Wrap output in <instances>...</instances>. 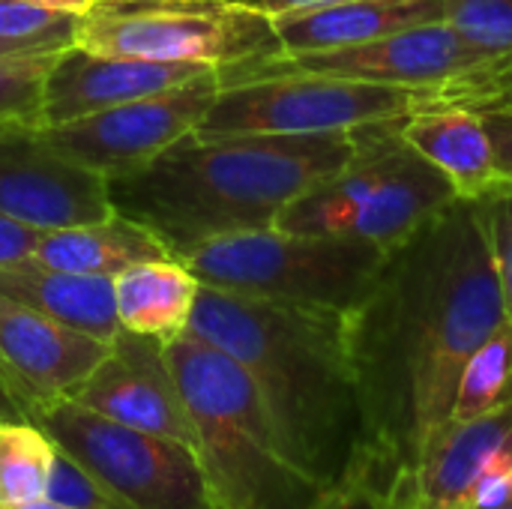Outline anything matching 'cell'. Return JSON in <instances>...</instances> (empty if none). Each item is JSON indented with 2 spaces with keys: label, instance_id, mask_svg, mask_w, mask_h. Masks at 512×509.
I'll use <instances>...</instances> for the list:
<instances>
[{
  "label": "cell",
  "instance_id": "cell-1",
  "mask_svg": "<svg viewBox=\"0 0 512 509\" xmlns=\"http://www.w3.org/2000/svg\"><path fill=\"white\" fill-rule=\"evenodd\" d=\"M483 213L456 198L387 252L369 297L348 312L363 447L348 480L387 495L390 509L429 441L453 420L468 357L504 324Z\"/></svg>",
  "mask_w": 512,
  "mask_h": 509
},
{
  "label": "cell",
  "instance_id": "cell-22",
  "mask_svg": "<svg viewBox=\"0 0 512 509\" xmlns=\"http://www.w3.org/2000/svg\"><path fill=\"white\" fill-rule=\"evenodd\" d=\"M57 444L30 420H0V507H24L45 498Z\"/></svg>",
  "mask_w": 512,
  "mask_h": 509
},
{
  "label": "cell",
  "instance_id": "cell-9",
  "mask_svg": "<svg viewBox=\"0 0 512 509\" xmlns=\"http://www.w3.org/2000/svg\"><path fill=\"white\" fill-rule=\"evenodd\" d=\"M219 87L222 72L204 69L156 96L132 99L72 123L42 126V132L63 159L111 183L144 171L171 144L195 132Z\"/></svg>",
  "mask_w": 512,
  "mask_h": 509
},
{
  "label": "cell",
  "instance_id": "cell-35",
  "mask_svg": "<svg viewBox=\"0 0 512 509\" xmlns=\"http://www.w3.org/2000/svg\"><path fill=\"white\" fill-rule=\"evenodd\" d=\"M0 509H69V507H60V504H54V501H48V498H42V501H33V504H24V507H0Z\"/></svg>",
  "mask_w": 512,
  "mask_h": 509
},
{
  "label": "cell",
  "instance_id": "cell-2",
  "mask_svg": "<svg viewBox=\"0 0 512 509\" xmlns=\"http://www.w3.org/2000/svg\"><path fill=\"white\" fill-rule=\"evenodd\" d=\"M189 330L249 372L282 444L312 477L330 489L348 483L363 447L348 312L201 285Z\"/></svg>",
  "mask_w": 512,
  "mask_h": 509
},
{
  "label": "cell",
  "instance_id": "cell-12",
  "mask_svg": "<svg viewBox=\"0 0 512 509\" xmlns=\"http://www.w3.org/2000/svg\"><path fill=\"white\" fill-rule=\"evenodd\" d=\"M0 213L57 231L114 213L108 180L63 159L39 123H0Z\"/></svg>",
  "mask_w": 512,
  "mask_h": 509
},
{
  "label": "cell",
  "instance_id": "cell-5",
  "mask_svg": "<svg viewBox=\"0 0 512 509\" xmlns=\"http://www.w3.org/2000/svg\"><path fill=\"white\" fill-rule=\"evenodd\" d=\"M384 258L387 252L372 243L264 228L207 240L177 261L201 285L228 294L354 312L369 297Z\"/></svg>",
  "mask_w": 512,
  "mask_h": 509
},
{
  "label": "cell",
  "instance_id": "cell-17",
  "mask_svg": "<svg viewBox=\"0 0 512 509\" xmlns=\"http://www.w3.org/2000/svg\"><path fill=\"white\" fill-rule=\"evenodd\" d=\"M399 135L453 183L459 198H480L504 183L486 120L471 105L426 102L399 120Z\"/></svg>",
  "mask_w": 512,
  "mask_h": 509
},
{
  "label": "cell",
  "instance_id": "cell-15",
  "mask_svg": "<svg viewBox=\"0 0 512 509\" xmlns=\"http://www.w3.org/2000/svg\"><path fill=\"white\" fill-rule=\"evenodd\" d=\"M204 69L213 66H183V63H156L123 54H99L81 45H69L51 63L42 84V117L39 126L72 123L114 105L156 96L171 90Z\"/></svg>",
  "mask_w": 512,
  "mask_h": 509
},
{
  "label": "cell",
  "instance_id": "cell-7",
  "mask_svg": "<svg viewBox=\"0 0 512 509\" xmlns=\"http://www.w3.org/2000/svg\"><path fill=\"white\" fill-rule=\"evenodd\" d=\"M75 45L219 72L282 54L273 15L243 0H96Z\"/></svg>",
  "mask_w": 512,
  "mask_h": 509
},
{
  "label": "cell",
  "instance_id": "cell-21",
  "mask_svg": "<svg viewBox=\"0 0 512 509\" xmlns=\"http://www.w3.org/2000/svg\"><path fill=\"white\" fill-rule=\"evenodd\" d=\"M201 282L177 258L144 261L114 276L120 330L162 339L165 345L189 330Z\"/></svg>",
  "mask_w": 512,
  "mask_h": 509
},
{
  "label": "cell",
  "instance_id": "cell-31",
  "mask_svg": "<svg viewBox=\"0 0 512 509\" xmlns=\"http://www.w3.org/2000/svg\"><path fill=\"white\" fill-rule=\"evenodd\" d=\"M318 509H390V501L375 486L363 480H348L336 486Z\"/></svg>",
  "mask_w": 512,
  "mask_h": 509
},
{
  "label": "cell",
  "instance_id": "cell-37",
  "mask_svg": "<svg viewBox=\"0 0 512 509\" xmlns=\"http://www.w3.org/2000/svg\"><path fill=\"white\" fill-rule=\"evenodd\" d=\"M6 54H27V51H15L12 45H6V42H0V57H6Z\"/></svg>",
  "mask_w": 512,
  "mask_h": 509
},
{
  "label": "cell",
  "instance_id": "cell-26",
  "mask_svg": "<svg viewBox=\"0 0 512 509\" xmlns=\"http://www.w3.org/2000/svg\"><path fill=\"white\" fill-rule=\"evenodd\" d=\"M60 51H27L0 57V123H39L42 84Z\"/></svg>",
  "mask_w": 512,
  "mask_h": 509
},
{
  "label": "cell",
  "instance_id": "cell-33",
  "mask_svg": "<svg viewBox=\"0 0 512 509\" xmlns=\"http://www.w3.org/2000/svg\"><path fill=\"white\" fill-rule=\"evenodd\" d=\"M486 96H507L512 99V60L474 96H465V99H456V102H471V99H486Z\"/></svg>",
  "mask_w": 512,
  "mask_h": 509
},
{
  "label": "cell",
  "instance_id": "cell-38",
  "mask_svg": "<svg viewBox=\"0 0 512 509\" xmlns=\"http://www.w3.org/2000/svg\"><path fill=\"white\" fill-rule=\"evenodd\" d=\"M0 420H12V417H9V411H6L3 405H0Z\"/></svg>",
  "mask_w": 512,
  "mask_h": 509
},
{
  "label": "cell",
  "instance_id": "cell-24",
  "mask_svg": "<svg viewBox=\"0 0 512 509\" xmlns=\"http://www.w3.org/2000/svg\"><path fill=\"white\" fill-rule=\"evenodd\" d=\"M512 405V327L504 321L465 363L453 420H474Z\"/></svg>",
  "mask_w": 512,
  "mask_h": 509
},
{
  "label": "cell",
  "instance_id": "cell-10",
  "mask_svg": "<svg viewBox=\"0 0 512 509\" xmlns=\"http://www.w3.org/2000/svg\"><path fill=\"white\" fill-rule=\"evenodd\" d=\"M276 63L321 75L420 90L438 96L441 102H456L480 93L504 69L501 63H492L471 51L441 21L408 27L348 48L279 54Z\"/></svg>",
  "mask_w": 512,
  "mask_h": 509
},
{
  "label": "cell",
  "instance_id": "cell-16",
  "mask_svg": "<svg viewBox=\"0 0 512 509\" xmlns=\"http://www.w3.org/2000/svg\"><path fill=\"white\" fill-rule=\"evenodd\" d=\"M456 198L459 195L453 183L402 138L384 180L375 186L372 198L348 219L342 240H360L390 252Z\"/></svg>",
  "mask_w": 512,
  "mask_h": 509
},
{
  "label": "cell",
  "instance_id": "cell-36",
  "mask_svg": "<svg viewBox=\"0 0 512 509\" xmlns=\"http://www.w3.org/2000/svg\"><path fill=\"white\" fill-rule=\"evenodd\" d=\"M0 405H3L6 411H9V417H12V420H21V417L15 414V408L9 405V399H6V393H3V387H0Z\"/></svg>",
  "mask_w": 512,
  "mask_h": 509
},
{
  "label": "cell",
  "instance_id": "cell-19",
  "mask_svg": "<svg viewBox=\"0 0 512 509\" xmlns=\"http://www.w3.org/2000/svg\"><path fill=\"white\" fill-rule=\"evenodd\" d=\"M0 294L102 342L120 333L114 279L108 276H84L27 258L0 267Z\"/></svg>",
  "mask_w": 512,
  "mask_h": 509
},
{
  "label": "cell",
  "instance_id": "cell-29",
  "mask_svg": "<svg viewBox=\"0 0 512 509\" xmlns=\"http://www.w3.org/2000/svg\"><path fill=\"white\" fill-rule=\"evenodd\" d=\"M471 105L483 114L486 129L492 135V147H495V162H498V174L504 183H512V99L507 96H486V99H471L462 102Z\"/></svg>",
  "mask_w": 512,
  "mask_h": 509
},
{
  "label": "cell",
  "instance_id": "cell-34",
  "mask_svg": "<svg viewBox=\"0 0 512 509\" xmlns=\"http://www.w3.org/2000/svg\"><path fill=\"white\" fill-rule=\"evenodd\" d=\"M483 509H512V483L492 501V504H486Z\"/></svg>",
  "mask_w": 512,
  "mask_h": 509
},
{
  "label": "cell",
  "instance_id": "cell-32",
  "mask_svg": "<svg viewBox=\"0 0 512 509\" xmlns=\"http://www.w3.org/2000/svg\"><path fill=\"white\" fill-rule=\"evenodd\" d=\"M267 15L297 12V9H315V6H333V3H351V0H243Z\"/></svg>",
  "mask_w": 512,
  "mask_h": 509
},
{
  "label": "cell",
  "instance_id": "cell-4",
  "mask_svg": "<svg viewBox=\"0 0 512 509\" xmlns=\"http://www.w3.org/2000/svg\"><path fill=\"white\" fill-rule=\"evenodd\" d=\"M216 509H318L333 492L282 444L249 372L186 330L165 345Z\"/></svg>",
  "mask_w": 512,
  "mask_h": 509
},
{
  "label": "cell",
  "instance_id": "cell-23",
  "mask_svg": "<svg viewBox=\"0 0 512 509\" xmlns=\"http://www.w3.org/2000/svg\"><path fill=\"white\" fill-rule=\"evenodd\" d=\"M93 3L96 0H0V42L15 51L69 48Z\"/></svg>",
  "mask_w": 512,
  "mask_h": 509
},
{
  "label": "cell",
  "instance_id": "cell-13",
  "mask_svg": "<svg viewBox=\"0 0 512 509\" xmlns=\"http://www.w3.org/2000/svg\"><path fill=\"white\" fill-rule=\"evenodd\" d=\"M512 483V405L450 420L393 509H483Z\"/></svg>",
  "mask_w": 512,
  "mask_h": 509
},
{
  "label": "cell",
  "instance_id": "cell-30",
  "mask_svg": "<svg viewBox=\"0 0 512 509\" xmlns=\"http://www.w3.org/2000/svg\"><path fill=\"white\" fill-rule=\"evenodd\" d=\"M42 234L45 231H39L33 225H24L18 219H9V216L0 213V267H12L18 261L33 258Z\"/></svg>",
  "mask_w": 512,
  "mask_h": 509
},
{
  "label": "cell",
  "instance_id": "cell-25",
  "mask_svg": "<svg viewBox=\"0 0 512 509\" xmlns=\"http://www.w3.org/2000/svg\"><path fill=\"white\" fill-rule=\"evenodd\" d=\"M441 24L480 57L501 66L512 60V0H447Z\"/></svg>",
  "mask_w": 512,
  "mask_h": 509
},
{
  "label": "cell",
  "instance_id": "cell-27",
  "mask_svg": "<svg viewBox=\"0 0 512 509\" xmlns=\"http://www.w3.org/2000/svg\"><path fill=\"white\" fill-rule=\"evenodd\" d=\"M474 201L483 213L492 264L498 276V291L504 303V318L512 327V183H498L495 189H489L486 195Z\"/></svg>",
  "mask_w": 512,
  "mask_h": 509
},
{
  "label": "cell",
  "instance_id": "cell-6",
  "mask_svg": "<svg viewBox=\"0 0 512 509\" xmlns=\"http://www.w3.org/2000/svg\"><path fill=\"white\" fill-rule=\"evenodd\" d=\"M438 96L357 78L291 69L273 60L222 72L198 135H318L402 120Z\"/></svg>",
  "mask_w": 512,
  "mask_h": 509
},
{
  "label": "cell",
  "instance_id": "cell-18",
  "mask_svg": "<svg viewBox=\"0 0 512 509\" xmlns=\"http://www.w3.org/2000/svg\"><path fill=\"white\" fill-rule=\"evenodd\" d=\"M447 0H351L273 15L282 54L333 51L444 21Z\"/></svg>",
  "mask_w": 512,
  "mask_h": 509
},
{
  "label": "cell",
  "instance_id": "cell-20",
  "mask_svg": "<svg viewBox=\"0 0 512 509\" xmlns=\"http://www.w3.org/2000/svg\"><path fill=\"white\" fill-rule=\"evenodd\" d=\"M162 258H174L168 246L147 225L120 213H111L108 219L87 225L45 231L33 252V261L39 264L108 279L135 264Z\"/></svg>",
  "mask_w": 512,
  "mask_h": 509
},
{
  "label": "cell",
  "instance_id": "cell-8",
  "mask_svg": "<svg viewBox=\"0 0 512 509\" xmlns=\"http://www.w3.org/2000/svg\"><path fill=\"white\" fill-rule=\"evenodd\" d=\"M36 423L123 509H216L195 447L120 426L72 399Z\"/></svg>",
  "mask_w": 512,
  "mask_h": 509
},
{
  "label": "cell",
  "instance_id": "cell-3",
  "mask_svg": "<svg viewBox=\"0 0 512 509\" xmlns=\"http://www.w3.org/2000/svg\"><path fill=\"white\" fill-rule=\"evenodd\" d=\"M354 153V132H189L144 171L111 180L108 198L114 213L147 225L183 258L216 237L276 228L288 204L345 168Z\"/></svg>",
  "mask_w": 512,
  "mask_h": 509
},
{
  "label": "cell",
  "instance_id": "cell-14",
  "mask_svg": "<svg viewBox=\"0 0 512 509\" xmlns=\"http://www.w3.org/2000/svg\"><path fill=\"white\" fill-rule=\"evenodd\" d=\"M72 402L120 426L195 447V432L165 357V342L120 330L108 357L75 390Z\"/></svg>",
  "mask_w": 512,
  "mask_h": 509
},
{
  "label": "cell",
  "instance_id": "cell-11",
  "mask_svg": "<svg viewBox=\"0 0 512 509\" xmlns=\"http://www.w3.org/2000/svg\"><path fill=\"white\" fill-rule=\"evenodd\" d=\"M108 351L111 342L0 294V387L21 420L36 423L45 408L72 399Z\"/></svg>",
  "mask_w": 512,
  "mask_h": 509
},
{
  "label": "cell",
  "instance_id": "cell-28",
  "mask_svg": "<svg viewBox=\"0 0 512 509\" xmlns=\"http://www.w3.org/2000/svg\"><path fill=\"white\" fill-rule=\"evenodd\" d=\"M45 498L69 509H123L75 459L57 450Z\"/></svg>",
  "mask_w": 512,
  "mask_h": 509
}]
</instances>
